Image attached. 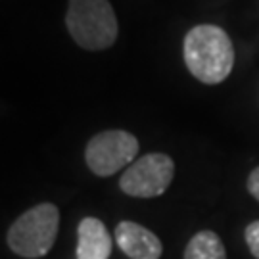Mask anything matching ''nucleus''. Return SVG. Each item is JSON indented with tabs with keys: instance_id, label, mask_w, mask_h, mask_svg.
Wrapping results in <instances>:
<instances>
[{
	"instance_id": "f257e3e1",
	"label": "nucleus",
	"mask_w": 259,
	"mask_h": 259,
	"mask_svg": "<svg viewBox=\"0 0 259 259\" xmlns=\"http://www.w3.org/2000/svg\"><path fill=\"white\" fill-rule=\"evenodd\" d=\"M186 69L204 84L223 83L234 67V47L219 25L202 23L192 27L183 42Z\"/></svg>"
},
{
	"instance_id": "f03ea898",
	"label": "nucleus",
	"mask_w": 259,
	"mask_h": 259,
	"mask_svg": "<svg viewBox=\"0 0 259 259\" xmlns=\"http://www.w3.org/2000/svg\"><path fill=\"white\" fill-rule=\"evenodd\" d=\"M65 27L84 50H106L113 47L119 25L110 0H69L65 12Z\"/></svg>"
},
{
	"instance_id": "7ed1b4c3",
	"label": "nucleus",
	"mask_w": 259,
	"mask_h": 259,
	"mask_svg": "<svg viewBox=\"0 0 259 259\" xmlns=\"http://www.w3.org/2000/svg\"><path fill=\"white\" fill-rule=\"evenodd\" d=\"M60 229V209L50 202L23 211L6 234L8 248L25 259L45 257L52 250Z\"/></svg>"
},
{
	"instance_id": "20e7f679",
	"label": "nucleus",
	"mask_w": 259,
	"mask_h": 259,
	"mask_svg": "<svg viewBox=\"0 0 259 259\" xmlns=\"http://www.w3.org/2000/svg\"><path fill=\"white\" fill-rule=\"evenodd\" d=\"M140 144L127 131H102L89 140L84 148V161L96 177H111L135 163Z\"/></svg>"
},
{
	"instance_id": "39448f33",
	"label": "nucleus",
	"mask_w": 259,
	"mask_h": 259,
	"mask_svg": "<svg viewBox=\"0 0 259 259\" xmlns=\"http://www.w3.org/2000/svg\"><path fill=\"white\" fill-rule=\"evenodd\" d=\"M175 177V161L167 154L152 152L135 159L119 179L121 192L133 198H156L165 192Z\"/></svg>"
},
{
	"instance_id": "423d86ee",
	"label": "nucleus",
	"mask_w": 259,
	"mask_h": 259,
	"mask_svg": "<svg viewBox=\"0 0 259 259\" xmlns=\"http://www.w3.org/2000/svg\"><path fill=\"white\" fill-rule=\"evenodd\" d=\"M115 244L131 259H159L163 253L161 240L135 221H121L115 227Z\"/></svg>"
},
{
	"instance_id": "0eeeda50",
	"label": "nucleus",
	"mask_w": 259,
	"mask_h": 259,
	"mask_svg": "<svg viewBox=\"0 0 259 259\" xmlns=\"http://www.w3.org/2000/svg\"><path fill=\"white\" fill-rule=\"evenodd\" d=\"M113 238L100 219L84 217L77 229V259H110Z\"/></svg>"
},
{
	"instance_id": "6e6552de",
	"label": "nucleus",
	"mask_w": 259,
	"mask_h": 259,
	"mask_svg": "<svg viewBox=\"0 0 259 259\" xmlns=\"http://www.w3.org/2000/svg\"><path fill=\"white\" fill-rule=\"evenodd\" d=\"M185 259H227L221 236L213 231H200L185 248Z\"/></svg>"
},
{
	"instance_id": "1a4fd4ad",
	"label": "nucleus",
	"mask_w": 259,
	"mask_h": 259,
	"mask_svg": "<svg viewBox=\"0 0 259 259\" xmlns=\"http://www.w3.org/2000/svg\"><path fill=\"white\" fill-rule=\"evenodd\" d=\"M244 238H246V244L250 248L251 255L255 259H259V221H253L246 227Z\"/></svg>"
},
{
	"instance_id": "9d476101",
	"label": "nucleus",
	"mask_w": 259,
	"mask_h": 259,
	"mask_svg": "<svg viewBox=\"0 0 259 259\" xmlns=\"http://www.w3.org/2000/svg\"><path fill=\"white\" fill-rule=\"evenodd\" d=\"M248 192L259 202V167H255L248 177Z\"/></svg>"
}]
</instances>
